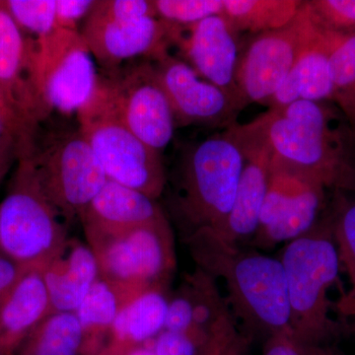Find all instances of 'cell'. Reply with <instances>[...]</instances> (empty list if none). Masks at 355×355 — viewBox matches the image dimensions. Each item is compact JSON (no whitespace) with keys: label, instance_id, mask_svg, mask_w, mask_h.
Returning a JSON list of instances; mask_svg holds the SVG:
<instances>
[{"label":"cell","instance_id":"6da1fadb","mask_svg":"<svg viewBox=\"0 0 355 355\" xmlns=\"http://www.w3.org/2000/svg\"><path fill=\"white\" fill-rule=\"evenodd\" d=\"M250 123L275 157L324 189L355 191V130L338 107L299 100Z\"/></svg>","mask_w":355,"mask_h":355},{"label":"cell","instance_id":"7a4b0ae2","mask_svg":"<svg viewBox=\"0 0 355 355\" xmlns=\"http://www.w3.org/2000/svg\"><path fill=\"white\" fill-rule=\"evenodd\" d=\"M183 240L198 268L223 280L229 307L254 338L291 333L286 272L279 259L231 244L210 230Z\"/></svg>","mask_w":355,"mask_h":355},{"label":"cell","instance_id":"3957f363","mask_svg":"<svg viewBox=\"0 0 355 355\" xmlns=\"http://www.w3.org/2000/svg\"><path fill=\"white\" fill-rule=\"evenodd\" d=\"M286 272L291 331L305 347L336 345L355 336V324L334 319L329 291L340 284V259L330 223L287 243L279 258Z\"/></svg>","mask_w":355,"mask_h":355},{"label":"cell","instance_id":"277c9868","mask_svg":"<svg viewBox=\"0 0 355 355\" xmlns=\"http://www.w3.org/2000/svg\"><path fill=\"white\" fill-rule=\"evenodd\" d=\"M243 167L241 146L229 130L184 147L170 202L183 239L198 231H221L234 205Z\"/></svg>","mask_w":355,"mask_h":355},{"label":"cell","instance_id":"5b68a950","mask_svg":"<svg viewBox=\"0 0 355 355\" xmlns=\"http://www.w3.org/2000/svg\"><path fill=\"white\" fill-rule=\"evenodd\" d=\"M19 158L27 161L44 197L67 222L80 219L108 180L79 127L46 130L40 123Z\"/></svg>","mask_w":355,"mask_h":355},{"label":"cell","instance_id":"8992f818","mask_svg":"<svg viewBox=\"0 0 355 355\" xmlns=\"http://www.w3.org/2000/svg\"><path fill=\"white\" fill-rule=\"evenodd\" d=\"M76 114L79 130L109 180L153 200L164 193L167 176L160 153L123 123L99 74L94 93Z\"/></svg>","mask_w":355,"mask_h":355},{"label":"cell","instance_id":"52a82bcc","mask_svg":"<svg viewBox=\"0 0 355 355\" xmlns=\"http://www.w3.org/2000/svg\"><path fill=\"white\" fill-rule=\"evenodd\" d=\"M64 222L44 197L27 161L18 159L0 202V254L24 268H43L69 240Z\"/></svg>","mask_w":355,"mask_h":355},{"label":"cell","instance_id":"ba28073f","mask_svg":"<svg viewBox=\"0 0 355 355\" xmlns=\"http://www.w3.org/2000/svg\"><path fill=\"white\" fill-rule=\"evenodd\" d=\"M99 266L125 303L142 292L166 288L176 268L174 235L168 219L120 234L88 238Z\"/></svg>","mask_w":355,"mask_h":355},{"label":"cell","instance_id":"9c48e42d","mask_svg":"<svg viewBox=\"0 0 355 355\" xmlns=\"http://www.w3.org/2000/svg\"><path fill=\"white\" fill-rule=\"evenodd\" d=\"M317 30L302 1L288 24L254 37L236 69V87L245 107L265 104L275 94Z\"/></svg>","mask_w":355,"mask_h":355},{"label":"cell","instance_id":"30bf717a","mask_svg":"<svg viewBox=\"0 0 355 355\" xmlns=\"http://www.w3.org/2000/svg\"><path fill=\"white\" fill-rule=\"evenodd\" d=\"M38 43V84L50 114L77 113L94 93L98 73L80 32L55 28Z\"/></svg>","mask_w":355,"mask_h":355},{"label":"cell","instance_id":"8fae6325","mask_svg":"<svg viewBox=\"0 0 355 355\" xmlns=\"http://www.w3.org/2000/svg\"><path fill=\"white\" fill-rule=\"evenodd\" d=\"M98 74L128 128L158 153L167 147L176 125L150 60L144 58L141 62Z\"/></svg>","mask_w":355,"mask_h":355},{"label":"cell","instance_id":"7c38bea8","mask_svg":"<svg viewBox=\"0 0 355 355\" xmlns=\"http://www.w3.org/2000/svg\"><path fill=\"white\" fill-rule=\"evenodd\" d=\"M148 60L171 107L176 128L231 127L245 108L239 96L205 80L169 50Z\"/></svg>","mask_w":355,"mask_h":355},{"label":"cell","instance_id":"4fadbf2b","mask_svg":"<svg viewBox=\"0 0 355 355\" xmlns=\"http://www.w3.org/2000/svg\"><path fill=\"white\" fill-rule=\"evenodd\" d=\"M237 34L223 15L191 25L172 24L169 49L178 46L179 53L175 55L205 80L239 96L235 83L239 60Z\"/></svg>","mask_w":355,"mask_h":355},{"label":"cell","instance_id":"5bb4252c","mask_svg":"<svg viewBox=\"0 0 355 355\" xmlns=\"http://www.w3.org/2000/svg\"><path fill=\"white\" fill-rule=\"evenodd\" d=\"M0 87L33 127L51 116L40 93L37 39L22 31L1 4Z\"/></svg>","mask_w":355,"mask_h":355},{"label":"cell","instance_id":"9a60e30c","mask_svg":"<svg viewBox=\"0 0 355 355\" xmlns=\"http://www.w3.org/2000/svg\"><path fill=\"white\" fill-rule=\"evenodd\" d=\"M228 130L241 146L244 167L232 210L221 231L214 233L231 244L243 245L247 240L252 241L258 230L272 153L251 123H234Z\"/></svg>","mask_w":355,"mask_h":355},{"label":"cell","instance_id":"2e32d148","mask_svg":"<svg viewBox=\"0 0 355 355\" xmlns=\"http://www.w3.org/2000/svg\"><path fill=\"white\" fill-rule=\"evenodd\" d=\"M172 24L158 17L104 21L86 17L80 34L104 70L133 58H151L169 50Z\"/></svg>","mask_w":355,"mask_h":355},{"label":"cell","instance_id":"e0dca14e","mask_svg":"<svg viewBox=\"0 0 355 355\" xmlns=\"http://www.w3.org/2000/svg\"><path fill=\"white\" fill-rule=\"evenodd\" d=\"M156 200L107 180L81 214L86 238L120 234L164 218Z\"/></svg>","mask_w":355,"mask_h":355},{"label":"cell","instance_id":"ac0fdd59","mask_svg":"<svg viewBox=\"0 0 355 355\" xmlns=\"http://www.w3.org/2000/svg\"><path fill=\"white\" fill-rule=\"evenodd\" d=\"M51 313L42 268H29L0 298V355H17Z\"/></svg>","mask_w":355,"mask_h":355},{"label":"cell","instance_id":"d6986e66","mask_svg":"<svg viewBox=\"0 0 355 355\" xmlns=\"http://www.w3.org/2000/svg\"><path fill=\"white\" fill-rule=\"evenodd\" d=\"M42 273L51 313H74L99 277V266L88 244L69 238Z\"/></svg>","mask_w":355,"mask_h":355},{"label":"cell","instance_id":"ffe728a7","mask_svg":"<svg viewBox=\"0 0 355 355\" xmlns=\"http://www.w3.org/2000/svg\"><path fill=\"white\" fill-rule=\"evenodd\" d=\"M317 29L284 83L265 103L270 109L284 108L299 100L331 102L330 39L326 32Z\"/></svg>","mask_w":355,"mask_h":355},{"label":"cell","instance_id":"44dd1931","mask_svg":"<svg viewBox=\"0 0 355 355\" xmlns=\"http://www.w3.org/2000/svg\"><path fill=\"white\" fill-rule=\"evenodd\" d=\"M168 304L166 288L149 289L128 301L114 320L105 349L125 355L150 342L164 330Z\"/></svg>","mask_w":355,"mask_h":355},{"label":"cell","instance_id":"7402d4cb","mask_svg":"<svg viewBox=\"0 0 355 355\" xmlns=\"http://www.w3.org/2000/svg\"><path fill=\"white\" fill-rule=\"evenodd\" d=\"M123 296L109 282L98 277L74 312L84 333V355H96L106 347L105 338L123 305Z\"/></svg>","mask_w":355,"mask_h":355},{"label":"cell","instance_id":"603a6c76","mask_svg":"<svg viewBox=\"0 0 355 355\" xmlns=\"http://www.w3.org/2000/svg\"><path fill=\"white\" fill-rule=\"evenodd\" d=\"M324 190L317 182L311 184L282 216L257 231L252 245L268 249L279 243L297 239L312 230L323 209Z\"/></svg>","mask_w":355,"mask_h":355},{"label":"cell","instance_id":"cb8c5ba5","mask_svg":"<svg viewBox=\"0 0 355 355\" xmlns=\"http://www.w3.org/2000/svg\"><path fill=\"white\" fill-rule=\"evenodd\" d=\"M301 6L296 0H223L222 15L236 32L259 35L288 24Z\"/></svg>","mask_w":355,"mask_h":355},{"label":"cell","instance_id":"d4e9b609","mask_svg":"<svg viewBox=\"0 0 355 355\" xmlns=\"http://www.w3.org/2000/svg\"><path fill=\"white\" fill-rule=\"evenodd\" d=\"M84 333L74 313H50L17 355H84Z\"/></svg>","mask_w":355,"mask_h":355},{"label":"cell","instance_id":"484cf974","mask_svg":"<svg viewBox=\"0 0 355 355\" xmlns=\"http://www.w3.org/2000/svg\"><path fill=\"white\" fill-rule=\"evenodd\" d=\"M340 266L349 277V289L335 301L338 319H355V200L338 198L334 218L330 222Z\"/></svg>","mask_w":355,"mask_h":355},{"label":"cell","instance_id":"4316f807","mask_svg":"<svg viewBox=\"0 0 355 355\" xmlns=\"http://www.w3.org/2000/svg\"><path fill=\"white\" fill-rule=\"evenodd\" d=\"M314 182L317 181L272 155L268 190L261 209L258 230L266 227L282 216Z\"/></svg>","mask_w":355,"mask_h":355},{"label":"cell","instance_id":"83f0119b","mask_svg":"<svg viewBox=\"0 0 355 355\" xmlns=\"http://www.w3.org/2000/svg\"><path fill=\"white\" fill-rule=\"evenodd\" d=\"M326 33L331 43V103L355 130V35Z\"/></svg>","mask_w":355,"mask_h":355},{"label":"cell","instance_id":"f1b7e54d","mask_svg":"<svg viewBox=\"0 0 355 355\" xmlns=\"http://www.w3.org/2000/svg\"><path fill=\"white\" fill-rule=\"evenodd\" d=\"M184 287L193 306V327L198 333L207 336L217 319L228 307L227 299L222 297L216 279L198 268L187 277Z\"/></svg>","mask_w":355,"mask_h":355},{"label":"cell","instance_id":"f546056e","mask_svg":"<svg viewBox=\"0 0 355 355\" xmlns=\"http://www.w3.org/2000/svg\"><path fill=\"white\" fill-rule=\"evenodd\" d=\"M254 340L228 306L212 326L198 355H251Z\"/></svg>","mask_w":355,"mask_h":355},{"label":"cell","instance_id":"4dcf8cb0","mask_svg":"<svg viewBox=\"0 0 355 355\" xmlns=\"http://www.w3.org/2000/svg\"><path fill=\"white\" fill-rule=\"evenodd\" d=\"M0 4L18 27L35 39L57 28L55 0H0Z\"/></svg>","mask_w":355,"mask_h":355},{"label":"cell","instance_id":"1f68e13d","mask_svg":"<svg viewBox=\"0 0 355 355\" xmlns=\"http://www.w3.org/2000/svg\"><path fill=\"white\" fill-rule=\"evenodd\" d=\"M314 25L324 32L355 35V0L304 1Z\"/></svg>","mask_w":355,"mask_h":355},{"label":"cell","instance_id":"d6a6232c","mask_svg":"<svg viewBox=\"0 0 355 355\" xmlns=\"http://www.w3.org/2000/svg\"><path fill=\"white\" fill-rule=\"evenodd\" d=\"M156 15L172 24H195L211 16L222 15L223 0H155Z\"/></svg>","mask_w":355,"mask_h":355},{"label":"cell","instance_id":"836d02e7","mask_svg":"<svg viewBox=\"0 0 355 355\" xmlns=\"http://www.w3.org/2000/svg\"><path fill=\"white\" fill-rule=\"evenodd\" d=\"M95 20H132L157 17L153 1L148 0H99L88 14Z\"/></svg>","mask_w":355,"mask_h":355},{"label":"cell","instance_id":"e575fe53","mask_svg":"<svg viewBox=\"0 0 355 355\" xmlns=\"http://www.w3.org/2000/svg\"><path fill=\"white\" fill-rule=\"evenodd\" d=\"M164 330L191 334L202 342H207L209 338L198 333L193 327V306L190 296L184 286L173 297L169 298Z\"/></svg>","mask_w":355,"mask_h":355},{"label":"cell","instance_id":"d590c367","mask_svg":"<svg viewBox=\"0 0 355 355\" xmlns=\"http://www.w3.org/2000/svg\"><path fill=\"white\" fill-rule=\"evenodd\" d=\"M205 343L191 334L163 330L144 345L155 355H198Z\"/></svg>","mask_w":355,"mask_h":355},{"label":"cell","instance_id":"8d00e7d4","mask_svg":"<svg viewBox=\"0 0 355 355\" xmlns=\"http://www.w3.org/2000/svg\"><path fill=\"white\" fill-rule=\"evenodd\" d=\"M55 23L60 29L78 32L77 24L94 6L93 0H55Z\"/></svg>","mask_w":355,"mask_h":355},{"label":"cell","instance_id":"74e56055","mask_svg":"<svg viewBox=\"0 0 355 355\" xmlns=\"http://www.w3.org/2000/svg\"><path fill=\"white\" fill-rule=\"evenodd\" d=\"M263 355H308L304 345L291 331H280L266 338Z\"/></svg>","mask_w":355,"mask_h":355},{"label":"cell","instance_id":"f35d334b","mask_svg":"<svg viewBox=\"0 0 355 355\" xmlns=\"http://www.w3.org/2000/svg\"><path fill=\"white\" fill-rule=\"evenodd\" d=\"M0 118L4 119L14 128H17L24 135L27 141L31 139L32 135H34L35 130L38 127V125L33 127L25 120L24 116L7 99L6 93L3 92L1 87H0Z\"/></svg>","mask_w":355,"mask_h":355},{"label":"cell","instance_id":"ab89813d","mask_svg":"<svg viewBox=\"0 0 355 355\" xmlns=\"http://www.w3.org/2000/svg\"><path fill=\"white\" fill-rule=\"evenodd\" d=\"M27 268L0 254V298L12 288Z\"/></svg>","mask_w":355,"mask_h":355},{"label":"cell","instance_id":"60d3db41","mask_svg":"<svg viewBox=\"0 0 355 355\" xmlns=\"http://www.w3.org/2000/svg\"><path fill=\"white\" fill-rule=\"evenodd\" d=\"M12 139H19L22 142L23 148H24L28 142L24 135L17 128H14L12 125H10L4 119L0 118V146L6 142L7 140Z\"/></svg>","mask_w":355,"mask_h":355},{"label":"cell","instance_id":"b9f144b4","mask_svg":"<svg viewBox=\"0 0 355 355\" xmlns=\"http://www.w3.org/2000/svg\"><path fill=\"white\" fill-rule=\"evenodd\" d=\"M305 347V345H304ZM308 355H347L340 352L336 345L326 347H305Z\"/></svg>","mask_w":355,"mask_h":355},{"label":"cell","instance_id":"7bdbcfd3","mask_svg":"<svg viewBox=\"0 0 355 355\" xmlns=\"http://www.w3.org/2000/svg\"><path fill=\"white\" fill-rule=\"evenodd\" d=\"M125 355H155L154 352L148 347H146V345H141V347H135V349H132L128 350L127 354Z\"/></svg>","mask_w":355,"mask_h":355},{"label":"cell","instance_id":"ee69618b","mask_svg":"<svg viewBox=\"0 0 355 355\" xmlns=\"http://www.w3.org/2000/svg\"><path fill=\"white\" fill-rule=\"evenodd\" d=\"M96 355H114L113 354H111V352H109L107 349H103L101 352H99V354H97Z\"/></svg>","mask_w":355,"mask_h":355}]
</instances>
